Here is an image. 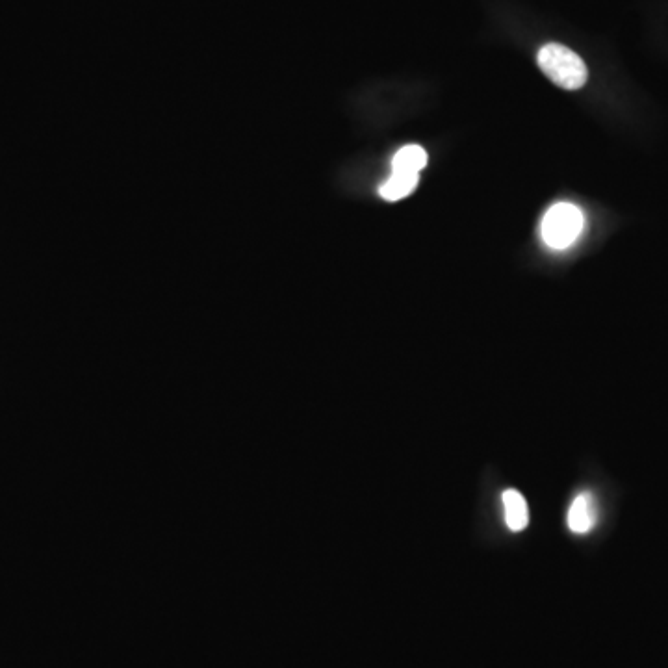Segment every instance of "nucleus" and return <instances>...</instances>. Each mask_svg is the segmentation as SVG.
Here are the masks:
<instances>
[{
	"label": "nucleus",
	"mask_w": 668,
	"mask_h": 668,
	"mask_svg": "<svg viewBox=\"0 0 668 668\" xmlns=\"http://www.w3.org/2000/svg\"><path fill=\"white\" fill-rule=\"evenodd\" d=\"M427 166V153L420 145L399 149L392 160V173H420Z\"/></svg>",
	"instance_id": "nucleus-6"
},
{
	"label": "nucleus",
	"mask_w": 668,
	"mask_h": 668,
	"mask_svg": "<svg viewBox=\"0 0 668 668\" xmlns=\"http://www.w3.org/2000/svg\"><path fill=\"white\" fill-rule=\"evenodd\" d=\"M568 529L574 535H587L598 524V505L591 492L578 494L568 509Z\"/></svg>",
	"instance_id": "nucleus-3"
},
{
	"label": "nucleus",
	"mask_w": 668,
	"mask_h": 668,
	"mask_svg": "<svg viewBox=\"0 0 668 668\" xmlns=\"http://www.w3.org/2000/svg\"><path fill=\"white\" fill-rule=\"evenodd\" d=\"M537 62L542 73L563 90H579L585 86L589 77L587 65L578 54L559 43L544 45L539 51Z\"/></svg>",
	"instance_id": "nucleus-1"
},
{
	"label": "nucleus",
	"mask_w": 668,
	"mask_h": 668,
	"mask_svg": "<svg viewBox=\"0 0 668 668\" xmlns=\"http://www.w3.org/2000/svg\"><path fill=\"white\" fill-rule=\"evenodd\" d=\"M583 214L570 203L553 205L542 219V238L552 249H566L578 240Z\"/></svg>",
	"instance_id": "nucleus-2"
},
{
	"label": "nucleus",
	"mask_w": 668,
	"mask_h": 668,
	"mask_svg": "<svg viewBox=\"0 0 668 668\" xmlns=\"http://www.w3.org/2000/svg\"><path fill=\"white\" fill-rule=\"evenodd\" d=\"M418 173H392L390 179L379 188V195L386 201H399L418 186Z\"/></svg>",
	"instance_id": "nucleus-5"
},
{
	"label": "nucleus",
	"mask_w": 668,
	"mask_h": 668,
	"mask_svg": "<svg viewBox=\"0 0 668 668\" xmlns=\"http://www.w3.org/2000/svg\"><path fill=\"white\" fill-rule=\"evenodd\" d=\"M501 501H503L505 526L509 527V531H513V533L524 531L529 524V509H527L526 498L518 490L509 489L503 492Z\"/></svg>",
	"instance_id": "nucleus-4"
}]
</instances>
